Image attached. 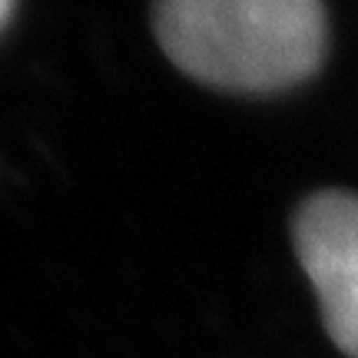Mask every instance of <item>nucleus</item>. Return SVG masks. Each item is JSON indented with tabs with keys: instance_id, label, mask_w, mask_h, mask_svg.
Listing matches in <instances>:
<instances>
[{
	"instance_id": "7ed1b4c3",
	"label": "nucleus",
	"mask_w": 358,
	"mask_h": 358,
	"mask_svg": "<svg viewBox=\"0 0 358 358\" xmlns=\"http://www.w3.org/2000/svg\"><path fill=\"white\" fill-rule=\"evenodd\" d=\"M13 10V0H0V27L7 24V17H10Z\"/></svg>"
},
{
	"instance_id": "f03ea898",
	"label": "nucleus",
	"mask_w": 358,
	"mask_h": 358,
	"mask_svg": "<svg viewBox=\"0 0 358 358\" xmlns=\"http://www.w3.org/2000/svg\"><path fill=\"white\" fill-rule=\"evenodd\" d=\"M292 236L332 342L358 358V196L338 189L308 196Z\"/></svg>"
},
{
	"instance_id": "f257e3e1",
	"label": "nucleus",
	"mask_w": 358,
	"mask_h": 358,
	"mask_svg": "<svg viewBox=\"0 0 358 358\" xmlns=\"http://www.w3.org/2000/svg\"><path fill=\"white\" fill-rule=\"evenodd\" d=\"M153 27L182 73L222 90L295 87L325 57L322 0H156Z\"/></svg>"
}]
</instances>
